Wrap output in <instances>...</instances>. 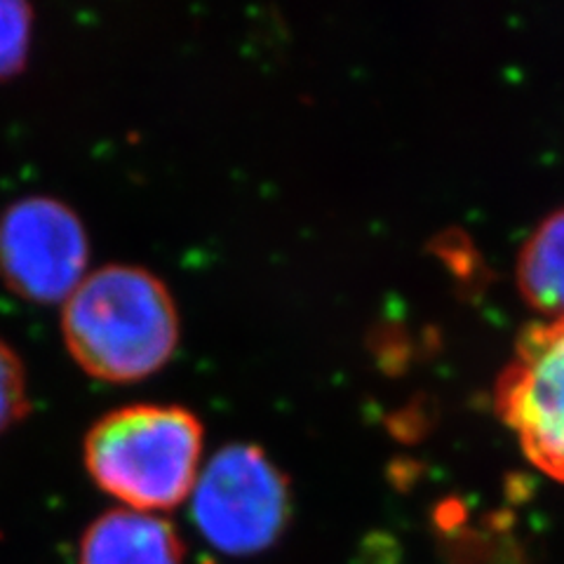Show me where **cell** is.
Returning a JSON list of instances; mask_svg holds the SVG:
<instances>
[{
	"mask_svg": "<svg viewBox=\"0 0 564 564\" xmlns=\"http://www.w3.org/2000/svg\"><path fill=\"white\" fill-rule=\"evenodd\" d=\"M29 414V383L22 358L0 339V435Z\"/></svg>",
	"mask_w": 564,
	"mask_h": 564,
	"instance_id": "9",
	"label": "cell"
},
{
	"mask_svg": "<svg viewBox=\"0 0 564 564\" xmlns=\"http://www.w3.org/2000/svg\"><path fill=\"white\" fill-rule=\"evenodd\" d=\"M33 10L26 3L0 0V80L20 74L29 59Z\"/></svg>",
	"mask_w": 564,
	"mask_h": 564,
	"instance_id": "8",
	"label": "cell"
},
{
	"mask_svg": "<svg viewBox=\"0 0 564 564\" xmlns=\"http://www.w3.org/2000/svg\"><path fill=\"white\" fill-rule=\"evenodd\" d=\"M83 458L93 482L120 508L161 513L196 487L203 423L180 404H126L95 421Z\"/></svg>",
	"mask_w": 564,
	"mask_h": 564,
	"instance_id": "2",
	"label": "cell"
},
{
	"mask_svg": "<svg viewBox=\"0 0 564 564\" xmlns=\"http://www.w3.org/2000/svg\"><path fill=\"white\" fill-rule=\"evenodd\" d=\"M290 482L269 454L250 443L221 447L191 491V516L203 539L226 555L269 549L290 518Z\"/></svg>",
	"mask_w": 564,
	"mask_h": 564,
	"instance_id": "3",
	"label": "cell"
},
{
	"mask_svg": "<svg viewBox=\"0 0 564 564\" xmlns=\"http://www.w3.org/2000/svg\"><path fill=\"white\" fill-rule=\"evenodd\" d=\"M90 240L66 203L26 196L0 212V280L33 304L66 302L87 275Z\"/></svg>",
	"mask_w": 564,
	"mask_h": 564,
	"instance_id": "4",
	"label": "cell"
},
{
	"mask_svg": "<svg viewBox=\"0 0 564 564\" xmlns=\"http://www.w3.org/2000/svg\"><path fill=\"white\" fill-rule=\"evenodd\" d=\"M78 564H184V545L158 513L113 508L85 529Z\"/></svg>",
	"mask_w": 564,
	"mask_h": 564,
	"instance_id": "6",
	"label": "cell"
},
{
	"mask_svg": "<svg viewBox=\"0 0 564 564\" xmlns=\"http://www.w3.org/2000/svg\"><path fill=\"white\" fill-rule=\"evenodd\" d=\"M494 404L529 464L564 482V317L520 334Z\"/></svg>",
	"mask_w": 564,
	"mask_h": 564,
	"instance_id": "5",
	"label": "cell"
},
{
	"mask_svg": "<svg viewBox=\"0 0 564 564\" xmlns=\"http://www.w3.org/2000/svg\"><path fill=\"white\" fill-rule=\"evenodd\" d=\"M518 285L527 304L549 321L564 317V209L545 219L524 242Z\"/></svg>",
	"mask_w": 564,
	"mask_h": 564,
	"instance_id": "7",
	"label": "cell"
},
{
	"mask_svg": "<svg viewBox=\"0 0 564 564\" xmlns=\"http://www.w3.org/2000/svg\"><path fill=\"white\" fill-rule=\"evenodd\" d=\"M64 344L87 375L134 383L155 375L180 344V311L155 273L106 263L87 273L62 308Z\"/></svg>",
	"mask_w": 564,
	"mask_h": 564,
	"instance_id": "1",
	"label": "cell"
}]
</instances>
